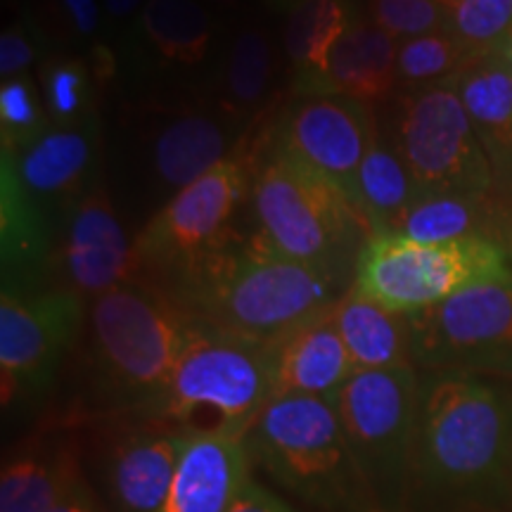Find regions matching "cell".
Instances as JSON below:
<instances>
[{"label": "cell", "mask_w": 512, "mask_h": 512, "mask_svg": "<svg viewBox=\"0 0 512 512\" xmlns=\"http://www.w3.org/2000/svg\"><path fill=\"white\" fill-rule=\"evenodd\" d=\"M510 491L512 396L482 375H422L401 512L491 505Z\"/></svg>", "instance_id": "cell-1"}, {"label": "cell", "mask_w": 512, "mask_h": 512, "mask_svg": "<svg viewBox=\"0 0 512 512\" xmlns=\"http://www.w3.org/2000/svg\"><path fill=\"white\" fill-rule=\"evenodd\" d=\"M354 275L297 264L259 240H230L164 287L190 316L252 342L275 344L332 311Z\"/></svg>", "instance_id": "cell-2"}, {"label": "cell", "mask_w": 512, "mask_h": 512, "mask_svg": "<svg viewBox=\"0 0 512 512\" xmlns=\"http://www.w3.org/2000/svg\"><path fill=\"white\" fill-rule=\"evenodd\" d=\"M252 472L311 512H377L335 399L275 396L245 434Z\"/></svg>", "instance_id": "cell-3"}, {"label": "cell", "mask_w": 512, "mask_h": 512, "mask_svg": "<svg viewBox=\"0 0 512 512\" xmlns=\"http://www.w3.org/2000/svg\"><path fill=\"white\" fill-rule=\"evenodd\" d=\"M197 318L150 283H128L93 299L88 339L95 380L112 406L136 420L164 392Z\"/></svg>", "instance_id": "cell-4"}, {"label": "cell", "mask_w": 512, "mask_h": 512, "mask_svg": "<svg viewBox=\"0 0 512 512\" xmlns=\"http://www.w3.org/2000/svg\"><path fill=\"white\" fill-rule=\"evenodd\" d=\"M273 396V344L197 320L164 392L136 420L245 439Z\"/></svg>", "instance_id": "cell-5"}, {"label": "cell", "mask_w": 512, "mask_h": 512, "mask_svg": "<svg viewBox=\"0 0 512 512\" xmlns=\"http://www.w3.org/2000/svg\"><path fill=\"white\" fill-rule=\"evenodd\" d=\"M249 195L259 221L256 240L266 249L297 264L354 275L366 221L337 185L273 150Z\"/></svg>", "instance_id": "cell-6"}, {"label": "cell", "mask_w": 512, "mask_h": 512, "mask_svg": "<svg viewBox=\"0 0 512 512\" xmlns=\"http://www.w3.org/2000/svg\"><path fill=\"white\" fill-rule=\"evenodd\" d=\"M505 271L508 254L498 240L418 242L387 230L366 235L351 287L384 309L411 316Z\"/></svg>", "instance_id": "cell-7"}, {"label": "cell", "mask_w": 512, "mask_h": 512, "mask_svg": "<svg viewBox=\"0 0 512 512\" xmlns=\"http://www.w3.org/2000/svg\"><path fill=\"white\" fill-rule=\"evenodd\" d=\"M420 380L415 366L356 370L335 394L351 451L384 512H401L406 501Z\"/></svg>", "instance_id": "cell-8"}, {"label": "cell", "mask_w": 512, "mask_h": 512, "mask_svg": "<svg viewBox=\"0 0 512 512\" xmlns=\"http://www.w3.org/2000/svg\"><path fill=\"white\" fill-rule=\"evenodd\" d=\"M425 373L512 375V268L408 316Z\"/></svg>", "instance_id": "cell-9"}, {"label": "cell", "mask_w": 512, "mask_h": 512, "mask_svg": "<svg viewBox=\"0 0 512 512\" xmlns=\"http://www.w3.org/2000/svg\"><path fill=\"white\" fill-rule=\"evenodd\" d=\"M396 150L422 192L489 195L494 166L456 91V76L399 100Z\"/></svg>", "instance_id": "cell-10"}, {"label": "cell", "mask_w": 512, "mask_h": 512, "mask_svg": "<svg viewBox=\"0 0 512 512\" xmlns=\"http://www.w3.org/2000/svg\"><path fill=\"white\" fill-rule=\"evenodd\" d=\"M252 192L242 159L228 157L185 185L147 221L136 238L140 273L164 287L235 238L230 219Z\"/></svg>", "instance_id": "cell-11"}, {"label": "cell", "mask_w": 512, "mask_h": 512, "mask_svg": "<svg viewBox=\"0 0 512 512\" xmlns=\"http://www.w3.org/2000/svg\"><path fill=\"white\" fill-rule=\"evenodd\" d=\"M86 325V302L74 292H12L0 297V389L5 413L48 392L64 354Z\"/></svg>", "instance_id": "cell-12"}, {"label": "cell", "mask_w": 512, "mask_h": 512, "mask_svg": "<svg viewBox=\"0 0 512 512\" xmlns=\"http://www.w3.org/2000/svg\"><path fill=\"white\" fill-rule=\"evenodd\" d=\"M377 140L368 105L344 95L299 102L275 128L273 150L337 185L351 202L363 159Z\"/></svg>", "instance_id": "cell-13"}, {"label": "cell", "mask_w": 512, "mask_h": 512, "mask_svg": "<svg viewBox=\"0 0 512 512\" xmlns=\"http://www.w3.org/2000/svg\"><path fill=\"white\" fill-rule=\"evenodd\" d=\"M195 434L131 420L95 451L86 472L110 512H157Z\"/></svg>", "instance_id": "cell-14"}, {"label": "cell", "mask_w": 512, "mask_h": 512, "mask_svg": "<svg viewBox=\"0 0 512 512\" xmlns=\"http://www.w3.org/2000/svg\"><path fill=\"white\" fill-rule=\"evenodd\" d=\"M62 290L93 302L121 285L138 283L140 264L136 242L128 240L110 192L95 185L91 192L67 207L64 238L57 252Z\"/></svg>", "instance_id": "cell-15"}, {"label": "cell", "mask_w": 512, "mask_h": 512, "mask_svg": "<svg viewBox=\"0 0 512 512\" xmlns=\"http://www.w3.org/2000/svg\"><path fill=\"white\" fill-rule=\"evenodd\" d=\"M10 157L19 183L43 209L48 204L72 207L98 185L102 159L98 114L74 124H53L34 145Z\"/></svg>", "instance_id": "cell-16"}, {"label": "cell", "mask_w": 512, "mask_h": 512, "mask_svg": "<svg viewBox=\"0 0 512 512\" xmlns=\"http://www.w3.org/2000/svg\"><path fill=\"white\" fill-rule=\"evenodd\" d=\"M252 477L245 439L195 434L157 512H230Z\"/></svg>", "instance_id": "cell-17"}, {"label": "cell", "mask_w": 512, "mask_h": 512, "mask_svg": "<svg viewBox=\"0 0 512 512\" xmlns=\"http://www.w3.org/2000/svg\"><path fill=\"white\" fill-rule=\"evenodd\" d=\"M354 373V361L339 337L332 311L311 318L273 344L275 396L335 399Z\"/></svg>", "instance_id": "cell-18"}, {"label": "cell", "mask_w": 512, "mask_h": 512, "mask_svg": "<svg viewBox=\"0 0 512 512\" xmlns=\"http://www.w3.org/2000/svg\"><path fill=\"white\" fill-rule=\"evenodd\" d=\"M0 256L3 290H46L43 283L53 266L46 209L24 190L5 152H0Z\"/></svg>", "instance_id": "cell-19"}, {"label": "cell", "mask_w": 512, "mask_h": 512, "mask_svg": "<svg viewBox=\"0 0 512 512\" xmlns=\"http://www.w3.org/2000/svg\"><path fill=\"white\" fill-rule=\"evenodd\" d=\"M81 472V453L69 434L24 439L0 467V512H48Z\"/></svg>", "instance_id": "cell-20"}, {"label": "cell", "mask_w": 512, "mask_h": 512, "mask_svg": "<svg viewBox=\"0 0 512 512\" xmlns=\"http://www.w3.org/2000/svg\"><path fill=\"white\" fill-rule=\"evenodd\" d=\"M456 91L498 178L512 174L510 48L470 57L456 74Z\"/></svg>", "instance_id": "cell-21"}, {"label": "cell", "mask_w": 512, "mask_h": 512, "mask_svg": "<svg viewBox=\"0 0 512 512\" xmlns=\"http://www.w3.org/2000/svg\"><path fill=\"white\" fill-rule=\"evenodd\" d=\"M399 41L375 22L354 19L330 55L328 95H344L363 105L387 100L396 88Z\"/></svg>", "instance_id": "cell-22"}, {"label": "cell", "mask_w": 512, "mask_h": 512, "mask_svg": "<svg viewBox=\"0 0 512 512\" xmlns=\"http://www.w3.org/2000/svg\"><path fill=\"white\" fill-rule=\"evenodd\" d=\"M351 22L349 0H299L287 12L283 46L299 95H328L330 55Z\"/></svg>", "instance_id": "cell-23"}, {"label": "cell", "mask_w": 512, "mask_h": 512, "mask_svg": "<svg viewBox=\"0 0 512 512\" xmlns=\"http://www.w3.org/2000/svg\"><path fill=\"white\" fill-rule=\"evenodd\" d=\"M339 337L356 370H387L413 366L408 316L389 311L354 287L332 309Z\"/></svg>", "instance_id": "cell-24"}, {"label": "cell", "mask_w": 512, "mask_h": 512, "mask_svg": "<svg viewBox=\"0 0 512 512\" xmlns=\"http://www.w3.org/2000/svg\"><path fill=\"white\" fill-rule=\"evenodd\" d=\"M226 150L228 136L219 121L204 114H183L157 133L152 166L159 181L178 192L228 159Z\"/></svg>", "instance_id": "cell-25"}, {"label": "cell", "mask_w": 512, "mask_h": 512, "mask_svg": "<svg viewBox=\"0 0 512 512\" xmlns=\"http://www.w3.org/2000/svg\"><path fill=\"white\" fill-rule=\"evenodd\" d=\"M420 185L415 181L408 164L396 150V145L384 143L377 136L373 147L363 159L351 204L366 221L368 233H387L394 230L403 211L418 200Z\"/></svg>", "instance_id": "cell-26"}, {"label": "cell", "mask_w": 512, "mask_h": 512, "mask_svg": "<svg viewBox=\"0 0 512 512\" xmlns=\"http://www.w3.org/2000/svg\"><path fill=\"white\" fill-rule=\"evenodd\" d=\"M494 209L486 195L465 192H420L418 200L403 211L394 233L418 242H460L491 238Z\"/></svg>", "instance_id": "cell-27"}, {"label": "cell", "mask_w": 512, "mask_h": 512, "mask_svg": "<svg viewBox=\"0 0 512 512\" xmlns=\"http://www.w3.org/2000/svg\"><path fill=\"white\" fill-rule=\"evenodd\" d=\"M140 29L162 60L183 67H195L207 57L214 34L209 12L197 0H147Z\"/></svg>", "instance_id": "cell-28"}, {"label": "cell", "mask_w": 512, "mask_h": 512, "mask_svg": "<svg viewBox=\"0 0 512 512\" xmlns=\"http://www.w3.org/2000/svg\"><path fill=\"white\" fill-rule=\"evenodd\" d=\"M444 31L465 50L479 57L508 50L512 43V0H439Z\"/></svg>", "instance_id": "cell-29"}, {"label": "cell", "mask_w": 512, "mask_h": 512, "mask_svg": "<svg viewBox=\"0 0 512 512\" xmlns=\"http://www.w3.org/2000/svg\"><path fill=\"white\" fill-rule=\"evenodd\" d=\"M467 60L470 57L465 55V50L446 31L408 38L399 43L396 86H401L403 93L434 86V83L453 79Z\"/></svg>", "instance_id": "cell-30"}, {"label": "cell", "mask_w": 512, "mask_h": 512, "mask_svg": "<svg viewBox=\"0 0 512 512\" xmlns=\"http://www.w3.org/2000/svg\"><path fill=\"white\" fill-rule=\"evenodd\" d=\"M273 74L271 38L256 27L240 31L233 41L226 67L228 98L240 110H254L266 98Z\"/></svg>", "instance_id": "cell-31"}, {"label": "cell", "mask_w": 512, "mask_h": 512, "mask_svg": "<svg viewBox=\"0 0 512 512\" xmlns=\"http://www.w3.org/2000/svg\"><path fill=\"white\" fill-rule=\"evenodd\" d=\"M50 126L53 124L34 79L29 74L5 79L0 86V152L19 155Z\"/></svg>", "instance_id": "cell-32"}, {"label": "cell", "mask_w": 512, "mask_h": 512, "mask_svg": "<svg viewBox=\"0 0 512 512\" xmlns=\"http://www.w3.org/2000/svg\"><path fill=\"white\" fill-rule=\"evenodd\" d=\"M41 95L50 124H74L95 114L91 69L76 57H53L43 62Z\"/></svg>", "instance_id": "cell-33"}, {"label": "cell", "mask_w": 512, "mask_h": 512, "mask_svg": "<svg viewBox=\"0 0 512 512\" xmlns=\"http://www.w3.org/2000/svg\"><path fill=\"white\" fill-rule=\"evenodd\" d=\"M370 12L377 27L399 43L444 31L446 27L444 8L439 0H373Z\"/></svg>", "instance_id": "cell-34"}, {"label": "cell", "mask_w": 512, "mask_h": 512, "mask_svg": "<svg viewBox=\"0 0 512 512\" xmlns=\"http://www.w3.org/2000/svg\"><path fill=\"white\" fill-rule=\"evenodd\" d=\"M46 48V38L31 19L12 24L0 34V74L5 79H15L29 72V67L41 57Z\"/></svg>", "instance_id": "cell-35"}, {"label": "cell", "mask_w": 512, "mask_h": 512, "mask_svg": "<svg viewBox=\"0 0 512 512\" xmlns=\"http://www.w3.org/2000/svg\"><path fill=\"white\" fill-rule=\"evenodd\" d=\"M230 512H306V510L297 508V505L287 501V498L275 494L271 486H266L264 482H259V479L252 477V482L245 486V491H242L238 501L233 503ZM377 512H384V510H377Z\"/></svg>", "instance_id": "cell-36"}, {"label": "cell", "mask_w": 512, "mask_h": 512, "mask_svg": "<svg viewBox=\"0 0 512 512\" xmlns=\"http://www.w3.org/2000/svg\"><path fill=\"white\" fill-rule=\"evenodd\" d=\"M48 512H110V510L105 508L98 489H95L91 479H88L86 467H83L81 475L74 479V484L64 491L60 501H57Z\"/></svg>", "instance_id": "cell-37"}, {"label": "cell", "mask_w": 512, "mask_h": 512, "mask_svg": "<svg viewBox=\"0 0 512 512\" xmlns=\"http://www.w3.org/2000/svg\"><path fill=\"white\" fill-rule=\"evenodd\" d=\"M64 15L79 36H93L100 24L98 0H60Z\"/></svg>", "instance_id": "cell-38"}, {"label": "cell", "mask_w": 512, "mask_h": 512, "mask_svg": "<svg viewBox=\"0 0 512 512\" xmlns=\"http://www.w3.org/2000/svg\"><path fill=\"white\" fill-rule=\"evenodd\" d=\"M140 5H143V0H105L107 15L114 19H124L128 15H133Z\"/></svg>", "instance_id": "cell-39"}, {"label": "cell", "mask_w": 512, "mask_h": 512, "mask_svg": "<svg viewBox=\"0 0 512 512\" xmlns=\"http://www.w3.org/2000/svg\"><path fill=\"white\" fill-rule=\"evenodd\" d=\"M261 3H264L266 8L273 12H290L294 5L299 3V0H261Z\"/></svg>", "instance_id": "cell-40"}, {"label": "cell", "mask_w": 512, "mask_h": 512, "mask_svg": "<svg viewBox=\"0 0 512 512\" xmlns=\"http://www.w3.org/2000/svg\"><path fill=\"white\" fill-rule=\"evenodd\" d=\"M214 3H219V5H235V3H238V0H214Z\"/></svg>", "instance_id": "cell-41"}, {"label": "cell", "mask_w": 512, "mask_h": 512, "mask_svg": "<svg viewBox=\"0 0 512 512\" xmlns=\"http://www.w3.org/2000/svg\"><path fill=\"white\" fill-rule=\"evenodd\" d=\"M510 60H512V43H510Z\"/></svg>", "instance_id": "cell-42"}]
</instances>
